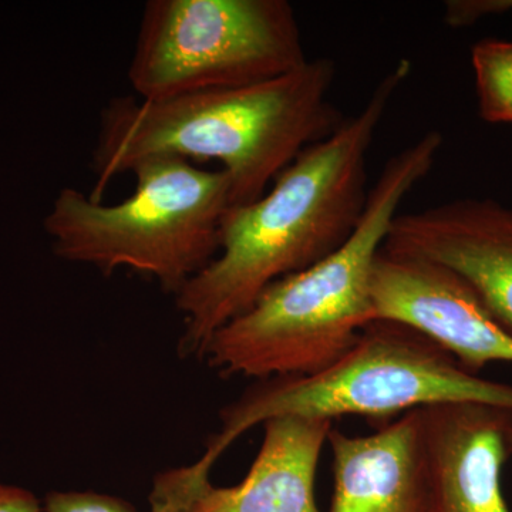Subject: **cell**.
<instances>
[{
  "instance_id": "cell-12",
  "label": "cell",
  "mask_w": 512,
  "mask_h": 512,
  "mask_svg": "<svg viewBox=\"0 0 512 512\" xmlns=\"http://www.w3.org/2000/svg\"><path fill=\"white\" fill-rule=\"evenodd\" d=\"M471 66L481 119L512 126V40H478L471 49Z\"/></svg>"
},
{
  "instance_id": "cell-14",
  "label": "cell",
  "mask_w": 512,
  "mask_h": 512,
  "mask_svg": "<svg viewBox=\"0 0 512 512\" xmlns=\"http://www.w3.org/2000/svg\"><path fill=\"white\" fill-rule=\"evenodd\" d=\"M511 10L512 0H451L446 3L444 20L453 28H466L478 20Z\"/></svg>"
},
{
  "instance_id": "cell-2",
  "label": "cell",
  "mask_w": 512,
  "mask_h": 512,
  "mask_svg": "<svg viewBox=\"0 0 512 512\" xmlns=\"http://www.w3.org/2000/svg\"><path fill=\"white\" fill-rule=\"evenodd\" d=\"M335 77V62L316 57L249 86L160 101L114 97L101 110L90 197L103 200L107 185L141 161L171 156L218 161L231 181V208L251 204L306 148L342 126L330 101Z\"/></svg>"
},
{
  "instance_id": "cell-1",
  "label": "cell",
  "mask_w": 512,
  "mask_h": 512,
  "mask_svg": "<svg viewBox=\"0 0 512 512\" xmlns=\"http://www.w3.org/2000/svg\"><path fill=\"white\" fill-rule=\"evenodd\" d=\"M412 73L399 60L369 99L328 138L306 148L258 200L229 208L217 256L174 296L183 357H204L214 333L269 285L332 254L365 212L367 158L394 97Z\"/></svg>"
},
{
  "instance_id": "cell-10",
  "label": "cell",
  "mask_w": 512,
  "mask_h": 512,
  "mask_svg": "<svg viewBox=\"0 0 512 512\" xmlns=\"http://www.w3.org/2000/svg\"><path fill=\"white\" fill-rule=\"evenodd\" d=\"M512 410L481 403L420 409L429 512H510L503 468Z\"/></svg>"
},
{
  "instance_id": "cell-3",
  "label": "cell",
  "mask_w": 512,
  "mask_h": 512,
  "mask_svg": "<svg viewBox=\"0 0 512 512\" xmlns=\"http://www.w3.org/2000/svg\"><path fill=\"white\" fill-rule=\"evenodd\" d=\"M443 136L427 131L383 165L352 235L319 262L279 279L214 333L204 357L222 376H311L355 346L373 323V265L407 195L436 165Z\"/></svg>"
},
{
  "instance_id": "cell-16",
  "label": "cell",
  "mask_w": 512,
  "mask_h": 512,
  "mask_svg": "<svg viewBox=\"0 0 512 512\" xmlns=\"http://www.w3.org/2000/svg\"><path fill=\"white\" fill-rule=\"evenodd\" d=\"M508 444H510V451L512 454V416L510 421V430H508Z\"/></svg>"
},
{
  "instance_id": "cell-4",
  "label": "cell",
  "mask_w": 512,
  "mask_h": 512,
  "mask_svg": "<svg viewBox=\"0 0 512 512\" xmlns=\"http://www.w3.org/2000/svg\"><path fill=\"white\" fill-rule=\"evenodd\" d=\"M136 190L109 205L64 188L46 218L56 255L111 275L128 269L177 295L220 251L231 208L225 171L180 157H150L131 170Z\"/></svg>"
},
{
  "instance_id": "cell-5",
  "label": "cell",
  "mask_w": 512,
  "mask_h": 512,
  "mask_svg": "<svg viewBox=\"0 0 512 512\" xmlns=\"http://www.w3.org/2000/svg\"><path fill=\"white\" fill-rule=\"evenodd\" d=\"M441 403H481L512 410V386L470 372L416 330L373 322L328 369L311 376L265 380L224 407L221 430L194 463L211 473L235 440L275 417L386 420Z\"/></svg>"
},
{
  "instance_id": "cell-11",
  "label": "cell",
  "mask_w": 512,
  "mask_h": 512,
  "mask_svg": "<svg viewBox=\"0 0 512 512\" xmlns=\"http://www.w3.org/2000/svg\"><path fill=\"white\" fill-rule=\"evenodd\" d=\"M330 512H429L420 409L370 436L330 430Z\"/></svg>"
},
{
  "instance_id": "cell-15",
  "label": "cell",
  "mask_w": 512,
  "mask_h": 512,
  "mask_svg": "<svg viewBox=\"0 0 512 512\" xmlns=\"http://www.w3.org/2000/svg\"><path fill=\"white\" fill-rule=\"evenodd\" d=\"M35 494L25 488L0 484V512H42Z\"/></svg>"
},
{
  "instance_id": "cell-8",
  "label": "cell",
  "mask_w": 512,
  "mask_h": 512,
  "mask_svg": "<svg viewBox=\"0 0 512 512\" xmlns=\"http://www.w3.org/2000/svg\"><path fill=\"white\" fill-rule=\"evenodd\" d=\"M373 322L416 330L470 372L512 363V335L477 293L446 266L382 251L373 265Z\"/></svg>"
},
{
  "instance_id": "cell-7",
  "label": "cell",
  "mask_w": 512,
  "mask_h": 512,
  "mask_svg": "<svg viewBox=\"0 0 512 512\" xmlns=\"http://www.w3.org/2000/svg\"><path fill=\"white\" fill-rule=\"evenodd\" d=\"M332 421L275 417L264 423V440L241 483L212 484L194 463L154 477L151 512H322L316 504L319 458Z\"/></svg>"
},
{
  "instance_id": "cell-13",
  "label": "cell",
  "mask_w": 512,
  "mask_h": 512,
  "mask_svg": "<svg viewBox=\"0 0 512 512\" xmlns=\"http://www.w3.org/2000/svg\"><path fill=\"white\" fill-rule=\"evenodd\" d=\"M45 512H140L133 504L96 491H52L43 503Z\"/></svg>"
},
{
  "instance_id": "cell-9",
  "label": "cell",
  "mask_w": 512,
  "mask_h": 512,
  "mask_svg": "<svg viewBox=\"0 0 512 512\" xmlns=\"http://www.w3.org/2000/svg\"><path fill=\"white\" fill-rule=\"evenodd\" d=\"M383 249L456 272L512 335V208L458 198L399 214Z\"/></svg>"
},
{
  "instance_id": "cell-6",
  "label": "cell",
  "mask_w": 512,
  "mask_h": 512,
  "mask_svg": "<svg viewBox=\"0 0 512 512\" xmlns=\"http://www.w3.org/2000/svg\"><path fill=\"white\" fill-rule=\"evenodd\" d=\"M308 60L286 0H150L128 80L160 101L275 79Z\"/></svg>"
}]
</instances>
